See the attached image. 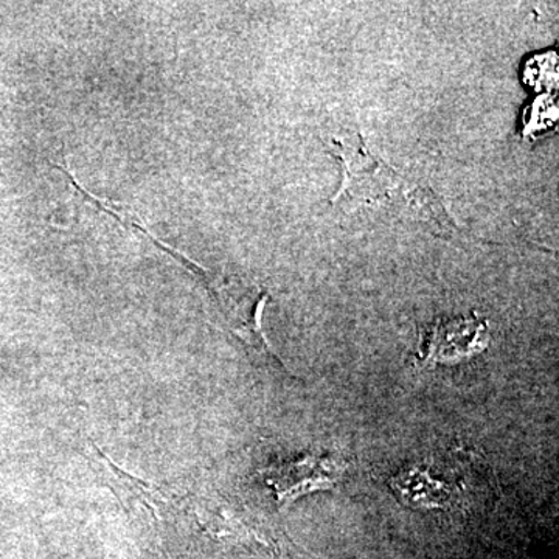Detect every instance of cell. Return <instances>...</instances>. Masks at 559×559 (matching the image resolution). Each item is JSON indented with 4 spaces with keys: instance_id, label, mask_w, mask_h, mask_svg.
I'll return each mask as SVG.
<instances>
[{
    "instance_id": "cell-4",
    "label": "cell",
    "mask_w": 559,
    "mask_h": 559,
    "mask_svg": "<svg viewBox=\"0 0 559 559\" xmlns=\"http://www.w3.org/2000/svg\"><path fill=\"white\" fill-rule=\"evenodd\" d=\"M94 448L95 451L98 452V459L106 463V469H108V481L114 491H116V495L119 496L121 502L127 507H132L138 503L139 507L148 509L156 520H160L159 509H162V507H167V503H170L171 496L167 495V491L156 487L154 484H146V481L131 476L127 471L114 465L108 455L103 454L95 444Z\"/></svg>"
},
{
    "instance_id": "cell-1",
    "label": "cell",
    "mask_w": 559,
    "mask_h": 559,
    "mask_svg": "<svg viewBox=\"0 0 559 559\" xmlns=\"http://www.w3.org/2000/svg\"><path fill=\"white\" fill-rule=\"evenodd\" d=\"M325 145L344 167L342 186L331 204L348 209L355 205L406 204L419 219L426 221L441 235L455 230L443 202L429 187L401 176L380 157L371 153L358 131H326Z\"/></svg>"
},
{
    "instance_id": "cell-5",
    "label": "cell",
    "mask_w": 559,
    "mask_h": 559,
    "mask_svg": "<svg viewBox=\"0 0 559 559\" xmlns=\"http://www.w3.org/2000/svg\"><path fill=\"white\" fill-rule=\"evenodd\" d=\"M390 485L403 502L414 507H440L448 499L443 485L418 469L401 471Z\"/></svg>"
},
{
    "instance_id": "cell-2",
    "label": "cell",
    "mask_w": 559,
    "mask_h": 559,
    "mask_svg": "<svg viewBox=\"0 0 559 559\" xmlns=\"http://www.w3.org/2000/svg\"><path fill=\"white\" fill-rule=\"evenodd\" d=\"M489 341L485 320L460 318L437 320L421 331L418 360L421 364H450L480 353Z\"/></svg>"
},
{
    "instance_id": "cell-3",
    "label": "cell",
    "mask_w": 559,
    "mask_h": 559,
    "mask_svg": "<svg viewBox=\"0 0 559 559\" xmlns=\"http://www.w3.org/2000/svg\"><path fill=\"white\" fill-rule=\"evenodd\" d=\"M342 473L344 465L337 460L307 455L296 462L275 466L266 477L267 484L277 492L280 502H283L312 489L329 488L341 479Z\"/></svg>"
}]
</instances>
